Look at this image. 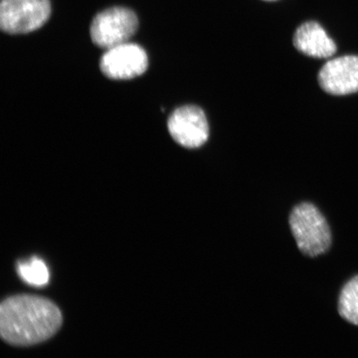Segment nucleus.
Here are the masks:
<instances>
[{"instance_id": "nucleus-1", "label": "nucleus", "mask_w": 358, "mask_h": 358, "mask_svg": "<svg viewBox=\"0 0 358 358\" xmlns=\"http://www.w3.org/2000/svg\"><path fill=\"white\" fill-rule=\"evenodd\" d=\"M62 324V312L48 299L19 294L0 306V334L8 343L31 346L52 337Z\"/></svg>"}, {"instance_id": "nucleus-2", "label": "nucleus", "mask_w": 358, "mask_h": 358, "mask_svg": "<svg viewBox=\"0 0 358 358\" xmlns=\"http://www.w3.org/2000/svg\"><path fill=\"white\" fill-rule=\"evenodd\" d=\"M289 226L301 252L316 257L328 252L332 234L328 222L315 205L303 203L290 213Z\"/></svg>"}, {"instance_id": "nucleus-3", "label": "nucleus", "mask_w": 358, "mask_h": 358, "mask_svg": "<svg viewBox=\"0 0 358 358\" xmlns=\"http://www.w3.org/2000/svg\"><path fill=\"white\" fill-rule=\"evenodd\" d=\"M50 15V0H2L0 27L10 34H29L41 28Z\"/></svg>"}, {"instance_id": "nucleus-4", "label": "nucleus", "mask_w": 358, "mask_h": 358, "mask_svg": "<svg viewBox=\"0 0 358 358\" xmlns=\"http://www.w3.org/2000/svg\"><path fill=\"white\" fill-rule=\"evenodd\" d=\"M136 13L129 8L115 7L98 13L91 25L92 42L109 49L127 43L138 29Z\"/></svg>"}, {"instance_id": "nucleus-5", "label": "nucleus", "mask_w": 358, "mask_h": 358, "mask_svg": "<svg viewBox=\"0 0 358 358\" xmlns=\"http://www.w3.org/2000/svg\"><path fill=\"white\" fill-rule=\"evenodd\" d=\"M170 136L187 149L203 146L209 137L207 116L200 107L187 105L179 107L168 120Z\"/></svg>"}, {"instance_id": "nucleus-6", "label": "nucleus", "mask_w": 358, "mask_h": 358, "mask_svg": "<svg viewBox=\"0 0 358 358\" xmlns=\"http://www.w3.org/2000/svg\"><path fill=\"white\" fill-rule=\"evenodd\" d=\"M101 70L106 77L114 80H129L145 73L148 56L140 45L124 43L107 49L101 58Z\"/></svg>"}, {"instance_id": "nucleus-7", "label": "nucleus", "mask_w": 358, "mask_h": 358, "mask_svg": "<svg viewBox=\"0 0 358 358\" xmlns=\"http://www.w3.org/2000/svg\"><path fill=\"white\" fill-rule=\"evenodd\" d=\"M317 80L330 95L358 92V56H343L327 62L317 75Z\"/></svg>"}, {"instance_id": "nucleus-8", "label": "nucleus", "mask_w": 358, "mask_h": 358, "mask_svg": "<svg viewBox=\"0 0 358 358\" xmlns=\"http://www.w3.org/2000/svg\"><path fill=\"white\" fill-rule=\"evenodd\" d=\"M295 48L303 55L319 59H326L335 55L337 45L319 22H303L295 31L293 38Z\"/></svg>"}, {"instance_id": "nucleus-9", "label": "nucleus", "mask_w": 358, "mask_h": 358, "mask_svg": "<svg viewBox=\"0 0 358 358\" xmlns=\"http://www.w3.org/2000/svg\"><path fill=\"white\" fill-rule=\"evenodd\" d=\"M338 312L348 323L358 325V275L343 286L339 295Z\"/></svg>"}, {"instance_id": "nucleus-10", "label": "nucleus", "mask_w": 358, "mask_h": 358, "mask_svg": "<svg viewBox=\"0 0 358 358\" xmlns=\"http://www.w3.org/2000/svg\"><path fill=\"white\" fill-rule=\"evenodd\" d=\"M17 274L26 284L43 287L48 284V268L41 259L33 257L26 262H20L17 264Z\"/></svg>"}, {"instance_id": "nucleus-11", "label": "nucleus", "mask_w": 358, "mask_h": 358, "mask_svg": "<svg viewBox=\"0 0 358 358\" xmlns=\"http://www.w3.org/2000/svg\"><path fill=\"white\" fill-rule=\"evenodd\" d=\"M266 1H275V0H266Z\"/></svg>"}]
</instances>
